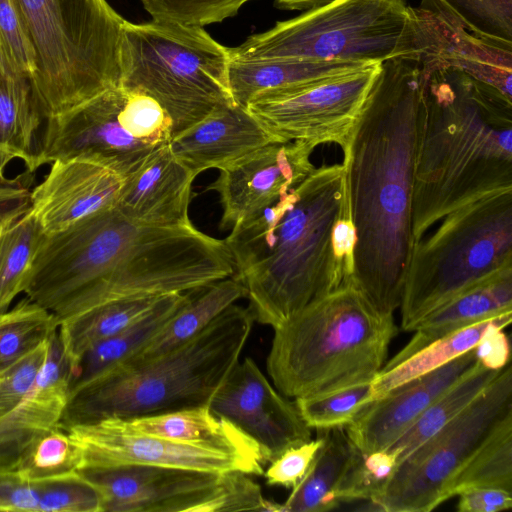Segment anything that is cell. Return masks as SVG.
Masks as SVG:
<instances>
[{
  "instance_id": "10",
  "label": "cell",
  "mask_w": 512,
  "mask_h": 512,
  "mask_svg": "<svg viewBox=\"0 0 512 512\" xmlns=\"http://www.w3.org/2000/svg\"><path fill=\"white\" fill-rule=\"evenodd\" d=\"M230 48L204 27L152 19L125 21L121 87L156 99L172 121V136L216 108L236 104L229 85Z\"/></svg>"
},
{
  "instance_id": "41",
  "label": "cell",
  "mask_w": 512,
  "mask_h": 512,
  "mask_svg": "<svg viewBox=\"0 0 512 512\" xmlns=\"http://www.w3.org/2000/svg\"><path fill=\"white\" fill-rule=\"evenodd\" d=\"M123 89L125 98L119 120L124 130L152 147L168 143L172 137V121L160 103L139 89Z\"/></svg>"
},
{
  "instance_id": "24",
  "label": "cell",
  "mask_w": 512,
  "mask_h": 512,
  "mask_svg": "<svg viewBox=\"0 0 512 512\" xmlns=\"http://www.w3.org/2000/svg\"><path fill=\"white\" fill-rule=\"evenodd\" d=\"M512 311V269L457 296L426 315L410 341L381 370L401 363L429 344L476 322Z\"/></svg>"
},
{
  "instance_id": "2",
  "label": "cell",
  "mask_w": 512,
  "mask_h": 512,
  "mask_svg": "<svg viewBox=\"0 0 512 512\" xmlns=\"http://www.w3.org/2000/svg\"><path fill=\"white\" fill-rule=\"evenodd\" d=\"M424 112L420 62L381 63L344 152L355 228L352 280L373 307H400L412 252L411 202Z\"/></svg>"
},
{
  "instance_id": "46",
  "label": "cell",
  "mask_w": 512,
  "mask_h": 512,
  "mask_svg": "<svg viewBox=\"0 0 512 512\" xmlns=\"http://www.w3.org/2000/svg\"><path fill=\"white\" fill-rule=\"evenodd\" d=\"M323 444L321 432L315 440L292 446L273 459L263 475L271 486L295 487L311 466Z\"/></svg>"
},
{
  "instance_id": "13",
  "label": "cell",
  "mask_w": 512,
  "mask_h": 512,
  "mask_svg": "<svg viewBox=\"0 0 512 512\" xmlns=\"http://www.w3.org/2000/svg\"><path fill=\"white\" fill-rule=\"evenodd\" d=\"M77 472L100 492L101 512H207L229 473L142 464L86 466Z\"/></svg>"
},
{
  "instance_id": "12",
  "label": "cell",
  "mask_w": 512,
  "mask_h": 512,
  "mask_svg": "<svg viewBox=\"0 0 512 512\" xmlns=\"http://www.w3.org/2000/svg\"><path fill=\"white\" fill-rule=\"evenodd\" d=\"M380 68L371 63L322 81L265 90L246 109L277 140L334 142L344 151Z\"/></svg>"
},
{
  "instance_id": "23",
  "label": "cell",
  "mask_w": 512,
  "mask_h": 512,
  "mask_svg": "<svg viewBox=\"0 0 512 512\" xmlns=\"http://www.w3.org/2000/svg\"><path fill=\"white\" fill-rule=\"evenodd\" d=\"M437 40L431 57L418 60L426 69L457 68L512 99V45L486 40L467 31L434 0H422Z\"/></svg>"
},
{
  "instance_id": "51",
  "label": "cell",
  "mask_w": 512,
  "mask_h": 512,
  "mask_svg": "<svg viewBox=\"0 0 512 512\" xmlns=\"http://www.w3.org/2000/svg\"><path fill=\"white\" fill-rule=\"evenodd\" d=\"M337 0H275L274 5L281 10H302L309 11L318 9Z\"/></svg>"
},
{
  "instance_id": "34",
  "label": "cell",
  "mask_w": 512,
  "mask_h": 512,
  "mask_svg": "<svg viewBox=\"0 0 512 512\" xmlns=\"http://www.w3.org/2000/svg\"><path fill=\"white\" fill-rule=\"evenodd\" d=\"M472 488L512 492V413L506 415L452 479L447 500Z\"/></svg>"
},
{
  "instance_id": "5",
  "label": "cell",
  "mask_w": 512,
  "mask_h": 512,
  "mask_svg": "<svg viewBox=\"0 0 512 512\" xmlns=\"http://www.w3.org/2000/svg\"><path fill=\"white\" fill-rule=\"evenodd\" d=\"M254 321L248 307L232 304L178 347L100 373L69 391L58 427L209 406L239 361Z\"/></svg>"
},
{
  "instance_id": "14",
  "label": "cell",
  "mask_w": 512,
  "mask_h": 512,
  "mask_svg": "<svg viewBox=\"0 0 512 512\" xmlns=\"http://www.w3.org/2000/svg\"><path fill=\"white\" fill-rule=\"evenodd\" d=\"M125 90H106L46 119L34 171L60 159L90 157L105 162L124 178L154 148L127 133L119 120Z\"/></svg>"
},
{
  "instance_id": "18",
  "label": "cell",
  "mask_w": 512,
  "mask_h": 512,
  "mask_svg": "<svg viewBox=\"0 0 512 512\" xmlns=\"http://www.w3.org/2000/svg\"><path fill=\"white\" fill-rule=\"evenodd\" d=\"M124 177L103 161L90 157L60 159L30 193V209L45 235L115 207Z\"/></svg>"
},
{
  "instance_id": "30",
  "label": "cell",
  "mask_w": 512,
  "mask_h": 512,
  "mask_svg": "<svg viewBox=\"0 0 512 512\" xmlns=\"http://www.w3.org/2000/svg\"><path fill=\"white\" fill-rule=\"evenodd\" d=\"M170 319V321L132 358L155 357L190 340L204 330L232 304L246 297L244 285L230 276L205 287Z\"/></svg>"
},
{
  "instance_id": "52",
  "label": "cell",
  "mask_w": 512,
  "mask_h": 512,
  "mask_svg": "<svg viewBox=\"0 0 512 512\" xmlns=\"http://www.w3.org/2000/svg\"><path fill=\"white\" fill-rule=\"evenodd\" d=\"M0 68L3 69L5 72L7 73H14L10 66H9V63L6 59V56L4 54V51H3V48H2V45H1V42H0ZM16 74V73H15Z\"/></svg>"
},
{
  "instance_id": "6",
  "label": "cell",
  "mask_w": 512,
  "mask_h": 512,
  "mask_svg": "<svg viewBox=\"0 0 512 512\" xmlns=\"http://www.w3.org/2000/svg\"><path fill=\"white\" fill-rule=\"evenodd\" d=\"M397 333L352 278L274 329L267 371L287 398L329 394L370 383Z\"/></svg>"
},
{
  "instance_id": "45",
  "label": "cell",
  "mask_w": 512,
  "mask_h": 512,
  "mask_svg": "<svg viewBox=\"0 0 512 512\" xmlns=\"http://www.w3.org/2000/svg\"><path fill=\"white\" fill-rule=\"evenodd\" d=\"M47 342L0 374V418L12 411L32 389L46 357Z\"/></svg>"
},
{
  "instance_id": "28",
  "label": "cell",
  "mask_w": 512,
  "mask_h": 512,
  "mask_svg": "<svg viewBox=\"0 0 512 512\" xmlns=\"http://www.w3.org/2000/svg\"><path fill=\"white\" fill-rule=\"evenodd\" d=\"M371 63L334 60L280 59L236 61L229 65V85L234 102L246 108L259 92L322 81Z\"/></svg>"
},
{
  "instance_id": "47",
  "label": "cell",
  "mask_w": 512,
  "mask_h": 512,
  "mask_svg": "<svg viewBox=\"0 0 512 512\" xmlns=\"http://www.w3.org/2000/svg\"><path fill=\"white\" fill-rule=\"evenodd\" d=\"M39 494L35 481L17 471H0V511L38 512Z\"/></svg>"
},
{
  "instance_id": "19",
  "label": "cell",
  "mask_w": 512,
  "mask_h": 512,
  "mask_svg": "<svg viewBox=\"0 0 512 512\" xmlns=\"http://www.w3.org/2000/svg\"><path fill=\"white\" fill-rule=\"evenodd\" d=\"M476 361L472 348L369 402L345 427L350 440L363 453L388 449Z\"/></svg>"
},
{
  "instance_id": "7",
  "label": "cell",
  "mask_w": 512,
  "mask_h": 512,
  "mask_svg": "<svg viewBox=\"0 0 512 512\" xmlns=\"http://www.w3.org/2000/svg\"><path fill=\"white\" fill-rule=\"evenodd\" d=\"M428 10L389 0H337L277 22L230 48L231 60H334L382 63L420 60L436 48Z\"/></svg>"
},
{
  "instance_id": "40",
  "label": "cell",
  "mask_w": 512,
  "mask_h": 512,
  "mask_svg": "<svg viewBox=\"0 0 512 512\" xmlns=\"http://www.w3.org/2000/svg\"><path fill=\"white\" fill-rule=\"evenodd\" d=\"M396 466L397 458L388 450L363 453L356 448L339 489L340 501H374L386 487Z\"/></svg>"
},
{
  "instance_id": "36",
  "label": "cell",
  "mask_w": 512,
  "mask_h": 512,
  "mask_svg": "<svg viewBox=\"0 0 512 512\" xmlns=\"http://www.w3.org/2000/svg\"><path fill=\"white\" fill-rule=\"evenodd\" d=\"M60 323L54 313L28 297L0 313V374L45 344Z\"/></svg>"
},
{
  "instance_id": "15",
  "label": "cell",
  "mask_w": 512,
  "mask_h": 512,
  "mask_svg": "<svg viewBox=\"0 0 512 512\" xmlns=\"http://www.w3.org/2000/svg\"><path fill=\"white\" fill-rule=\"evenodd\" d=\"M79 447L81 467L125 464L177 467L209 472L263 475L261 462L221 448L173 441L131 431L116 418L66 429Z\"/></svg>"
},
{
  "instance_id": "11",
  "label": "cell",
  "mask_w": 512,
  "mask_h": 512,
  "mask_svg": "<svg viewBox=\"0 0 512 512\" xmlns=\"http://www.w3.org/2000/svg\"><path fill=\"white\" fill-rule=\"evenodd\" d=\"M512 413L508 363L454 419L397 464L372 505L386 512H429L447 500L455 475L495 426Z\"/></svg>"
},
{
  "instance_id": "16",
  "label": "cell",
  "mask_w": 512,
  "mask_h": 512,
  "mask_svg": "<svg viewBox=\"0 0 512 512\" xmlns=\"http://www.w3.org/2000/svg\"><path fill=\"white\" fill-rule=\"evenodd\" d=\"M209 408L251 439L265 463L311 439V428L295 401L275 389L250 357L237 362L215 392Z\"/></svg>"
},
{
  "instance_id": "20",
  "label": "cell",
  "mask_w": 512,
  "mask_h": 512,
  "mask_svg": "<svg viewBox=\"0 0 512 512\" xmlns=\"http://www.w3.org/2000/svg\"><path fill=\"white\" fill-rule=\"evenodd\" d=\"M195 177L174 156L169 142L156 146L124 178L116 207L129 219L144 224H189L188 210Z\"/></svg>"
},
{
  "instance_id": "9",
  "label": "cell",
  "mask_w": 512,
  "mask_h": 512,
  "mask_svg": "<svg viewBox=\"0 0 512 512\" xmlns=\"http://www.w3.org/2000/svg\"><path fill=\"white\" fill-rule=\"evenodd\" d=\"M413 245L401 301V327L512 269V192L468 204Z\"/></svg>"
},
{
  "instance_id": "21",
  "label": "cell",
  "mask_w": 512,
  "mask_h": 512,
  "mask_svg": "<svg viewBox=\"0 0 512 512\" xmlns=\"http://www.w3.org/2000/svg\"><path fill=\"white\" fill-rule=\"evenodd\" d=\"M70 374L62 349L49 347L30 392L0 418V471H15L31 446L58 427L70 391Z\"/></svg>"
},
{
  "instance_id": "39",
  "label": "cell",
  "mask_w": 512,
  "mask_h": 512,
  "mask_svg": "<svg viewBox=\"0 0 512 512\" xmlns=\"http://www.w3.org/2000/svg\"><path fill=\"white\" fill-rule=\"evenodd\" d=\"M371 401V382L325 395L295 399L305 423L318 430L346 427Z\"/></svg>"
},
{
  "instance_id": "27",
  "label": "cell",
  "mask_w": 512,
  "mask_h": 512,
  "mask_svg": "<svg viewBox=\"0 0 512 512\" xmlns=\"http://www.w3.org/2000/svg\"><path fill=\"white\" fill-rule=\"evenodd\" d=\"M189 292L163 295L125 329L87 350L71 370L70 390L136 355L190 300Z\"/></svg>"
},
{
  "instance_id": "35",
  "label": "cell",
  "mask_w": 512,
  "mask_h": 512,
  "mask_svg": "<svg viewBox=\"0 0 512 512\" xmlns=\"http://www.w3.org/2000/svg\"><path fill=\"white\" fill-rule=\"evenodd\" d=\"M45 237L30 207L0 233V313L23 292L33 258Z\"/></svg>"
},
{
  "instance_id": "8",
  "label": "cell",
  "mask_w": 512,
  "mask_h": 512,
  "mask_svg": "<svg viewBox=\"0 0 512 512\" xmlns=\"http://www.w3.org/2000/svg\"><path fill=\"white\" fill-rule=\"evenodd\" d=\"M45 120L121 86L123 19L106 0H15Z\"/></svg>"
},
{
  "instance_id": "26",
  "label": "cell",
  "mask_w": 512,
  "mask_h": 512,
  "mask_svg": "<svg viewBox=\"0 0 512 512\" xmlns=\"http://www.w3.org/2000/svg\"><path fill=\"white\" fill-rule=\"evenodd\" d=\"M45 117L30 78L0 68V175L19 159L34 171L38 130Z\"/></svg>"
},
{
  "instance_id": "50",
  "label": "cell",
  "mask_w": 512,
  "mask_h": 512,
  "mask_svg": "<svg viewBox=\"0 0 512 512\" xmlns=\"http://www.w3.org/2000/svg\"><path fill=\"white\" fill-rule=\"evenodd\" d=\"M477 361L491 370H501L510 363V343L501 328L488 331L474 347Z\"/></svg>"
},
{
  "instance_id": "43",
  "label": "cell",
  "mask_w": 512,
  "mask_h": 512,
  "mask_svg": "<svg viewBox=\"0 0 512 512\" xmlns=\"http://www.w3.org/2000/svg\"><path fill=\"white\" fill-rule=\"evenodd\" d=\"M249 1L252 0H140L154 20L200 27L236 15Z\"/></svg>"
},
{
  "instance_id": "22",
  "label": "cell",
  "mask_w": 512,
  "mask_h": 512,
  "mask_svg": "<svg viewBox=\"0 0 512 512\" xmlns=\"http://www.w3.org/2000/svg\"><path fill=\"white\" fill-rule=\"evenodd\" d=\"M280 141L237 104L223 105L189 128L173 135L174 156L196 176L208 169H223L269 143Z\"/></svg>"
},
{
  "instance_id": "37",
  "label": "cell",
  "mask_w": 512,
  "mask_h": 512,
  "mask_svg": "<svg viewBox=\"0 0 512 512\" xmlns=\"http://www.w3.org/2000/svg\"><path fill=\"white\" fill-rule=\"evenodd\" d=\"M81 462L79 447L67 431L57 427L31 446L15 471L24 479L38 481L75 472Z\"/></svg>"
},
{
  "instance_id": "33",
  "label": "cell",
  "mask_w": 512,
  "mask_h": 512,
  "mask_svg": "<svg viewBox=\"0 0 512 512\" xmlns=\"http://www.w3.org/2000/svg\"><path fill=\"white\" fill-rule=\"evenodd\" d=\"M501 370L488 369L476 361L386 449L395 454L397 464L462 412Z\"/></svg>"
},
{
  "instance_id": "38",
  "label": "cell",
  "mask_w": 512,
  "mask_h": 512,
  "mask_svg": "<svg viewBox=\"0 0 512 512\" xmlns=\"http://www.w3.org/2000/svg\"><path fill=\"white\" fill-rule=\"evenodd\" d=\"M467 31L512 45V0H434Z\"/></svg>"
},
{
  "instance_id": "42",
  "label": "cell",
  "mask_w": 512,
  "mask_h": 512,
  "mask_svg": "<svg viewBox=\"0 0 512 512\" xmlns=\"http://www.w3.org/2000/svg\"><path fill=\"white\" fill-rule=\"evenodd\" d=\"M35 482L38 512H101L100 492L77 471Z\"/></svg>"
},
{
  "instance_id": "17",
  "label": "cell",
  "mask_w": 512,
  "mask_h": 512,
  "mask_svg": "<svg viewBox=\"0 0 512 512\" xmlns=\"http://www.w3.org/2000/svg\"><path fill=\"white\" fill-rule=\"evenodd\" d=\"M315 147L305 141H275L221 169L206 188L219 195L220 227L256 215L303 180L315 168L310 161Z\"/></svg>"
},
{
  "instance_id": "44",
  "label": "cell",
  "mask_w": 512,
  "mask_h": 512,
  "mask_svg": "<svg viewBox=\"0 0 512 512\" xmlns=\"http://www.w3.org/2000/svg\"><path fill=\"white\" fill-rule=\"evenodd\" d=\"M0 42L11 70L31 79L35 53L15 0H0Z\"/></svg>"
},
{
  "instance_id": "53",
  "label": "cell",
  "mask_w": 512,
  "mask_h": 512,
  "mask_svg": "<svg viewBox=\"0 0 512 512\" xmlns=\"http://www.w3.org/2000/svg\"><path fill=\"white\" fill-rule=\"evenodd\" d=\"M389 1L403 2V0H389Z\"/></svg>"
},
{
  "instance_id": "29",
  "label": "cell",
  "mask_w": 512,
  "mask_h": 512,
  "mask_svg": "<svg viewBox=\"0 0 512 512\" xmlns=\"http://www.w3.org/2000/svg\"><path fill=\"white\" fill-rule=\"evenodd\" d=\"M319 431L323 444L304 477L280 504V512H325L341 503L339 489L356 447L345 427Z\"/></svg>"
},
{
  "instance_id": "4",
  "label": "cell",
  "mask_w": 512,
  "mask_h": 512,
  "mask_svg": "<svg viewBox=\"0 0 512 512\" xmlns=\"http://www.w3.org/2000/svg\"><path fill=\"white\" fill-rule=\"evenodd\" d=\"M349 202L343 164L314 168L224 239L254 320L276 329L345 283L333 229Z\"/></svg>"
},
{
  "instance_id": "32",
  "label": "cell",
  "mask_w": 512,
  "mask_h": 512,
  "mask_svg": "<svg viewBox=\"0 0 512 512\" xmlns=\"http://www.w3.org/2000/svg\"><path fill=\"white\" fill-rule=\"evenodd\" d=\"M512 321V311L469 325L443 337L394 367L381 370L371 382L373 400L390 390L433 371L474 348L490 330L504 329Z\"/></svg>"
},
{
  "instance_id": "1",
  "label": "cell",
  "mask_w": 512,
  "mask_h": 512,
  "mask_svg": "<svg viewBox=\"0 0 512 512\" xmlns=\"http://www.w3.org/2000/svg\"><path fill=\"white\" fill-rule=\"evenodd\" d=\"M233 274L224 240L192 223L136 222L115 206L45 235L23 292L62 322L110 301L194 291Z\"/></svg>"
},
{
  "instance_id": "48",
  "label": "cell",
  "mask_w": 512,
  "mask_h": 512,
  "mask_svg": "<svg viewBox=\"0 0 512 512\" xmlns=\"http://www.w3.org/2000/svg\"><path fill=\"white\" fill-rule=\"evenodd\" d=\"M33 174L26 171L14 178L0 175V233L10 221L30 207L29 187Z\"/></svg>"
},
{
  "instance_id": "31",
  "label": "cell",
  "mask_w": 512,
  "mask_h": 512,
  "mask_svg": "<svg viewBox=\"0 0 512 512\" xmlns=\"http://www.w3.org/2000/svg\"><path fill=\"white\" fill-rule=\"evenodd\" d=\"M162 296L145 295L110 301L63 320L58 334L71 370L87 350L125 329L149 311Z\"/></svg>"
},
{
  "instance_id": "3",
  "label": "cell",
  "mask_w": 512,
  "mask_h": 512,
  "mask_svg": "<svg viewBox=\"0 0 512 512\" xmlns=\"http://www.w3.org/2000/svg\"><path fill=\"white\" fill-rule=\"evenodd\" d=\"M421 70L413 245L453 211L512 192V99L457 68Z\"/></svg>"
},
{
  "instance_id": "25",
  "label": "cell",
  "mask_w": 512,
  "mask_h": 512,
  "mask_svg": "<svg viewBox=\"0 0 512 512\" xmlns=\"http://www.w3.org/2000/svg\"><path fill=\"white\" fill-rule=\"evenodd\" d=\"M116 419L134 432L182 443L211 445L265 464L258 446L234 425L214 415L209 406Z\"/></svg>"
},
{
  "instance_id": "49",
  "label": "cell",
  "mask_w": 512,
  "mask_h": 512,
  "mask_svg": "<svg viewBox=\"0 0 512 512\" xmlns=\"http://www.w3.org/2000/svg\"><path fill=\"white\" fill-rule=\"evenodd\" d=\"M459 512H499L512 507V492L500 488H472L462 491Z\"/></svg>"
}]
</instances>
